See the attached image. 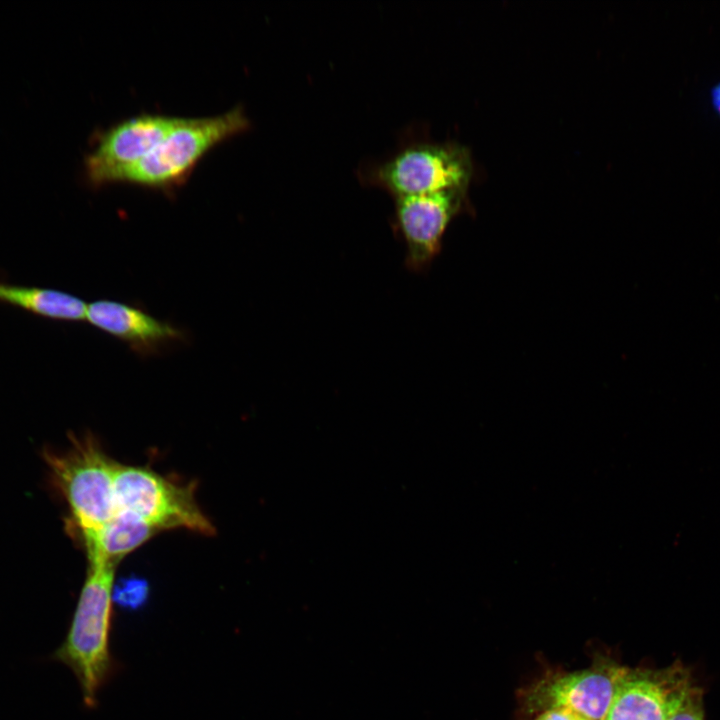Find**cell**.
Listing matches in <instances>:
<instances>
[{
  "label": "cell",
  "mask_w": 720,
  "mask_h": 720,
  "mask_svg": "<svg viewBox=\"0 0 720 720\" xmlns=\"http://www.w3.org/2000/svg\"><path fill=\"white\" fill-rule=\"evenodd\" d=\"M536 720H589L566 709L554 708L542 713Z\"/></svg>",
  "instance_id": "14"
},
{
  "label": "cell",
  "mask_w": 720,
  "mask_h": 720,
  "mask_svg": "<svg viewBox=\"0 0 720 720\" xmlns=\"http://www.w3.org/2000/svg\"><path fill=\"white\" fill-rule=\"evenodd\" d=\"M471 176L472 160L465 147L424 141L406 144L359 171L364 183L382 187L393 197L466 189Z\"/></svg>",
  "instance_id": "4"
},
{
  "label": "cell",
  "mask_w": 720,
  "mask_h": 720,
  "mask_svg": "<svg viewBox=\"0 0 720 720\" xmlns=\"http://www.w3.org/2000/svg\"><path fill=\"white\" fill-rule=\"evenodd\" d=\"M114 489L116 511L136 515L160 532L182 528L203 535L214 533L196 501L192 483L181 484L146 467L117 463Z\"/></svg>",
  "instance_id": "5"
},
{
  "label": "cell",
  "mask_w": 720,
  "mask_h": 720,
  "mask_svg": "<svg viewBox=\"0 0 720 720\" xmlns=\"http://www.w3.org/2000/svg\"><path fill=\"white\" fill-rule=\"evenodd\" d=\"M45 459L54 486L64 497L74 527L82 536L101 528L116 513L115 471L95 437H71L68 448L47 451Z\"/></svg>",
  "instance_id": "3"
},
{
  "label": "cell",
  "mask_w": 720,
  "mask_h": 720,
  "mask_svg": "<svg viewBox=\"0 0 720 720\" xmlns=\"http://www.w3.org/2000/svg\"><path fill=\"white\" fill-rule=\"evenodd\" d=\"M691 687L682 668L655 675L625 672L604 720H668Z\"/></svg>",
  "instance_id": "9"
},
{
  "label": "cell",
  "mask_w": 720,
  "mask_h": 720,
  "mask_svg": "<svg viewBox=\"0 0 720 720\" xmlns=\"http://www.w3.org/2000/svg\"><path fill=\"white\" fill-rule=\"evenodd\" d=\"M624 674L617 669L568 674L546 686L545 699L551 709H566L589 720H604Z\"/></svg>",
  "instance_id": "10"
},
{
  "label": "cell",
  "mask_w": 720,
  "mask_h": 720,
  "mask_svg": "<svg viewBox=\"0 0 720 720\" xmlns=\"http://www.w3.org/2000/svg\"><path fill=\"white\" fill-rule=\"evenodd\" d=\"M465 190L394 197L393 225L405 244L410 269L424 270L439 253L449 223L462 208Z\"/></svg>",
  "instance_id": "6"
},
{
  "label": "cell",
  "mask_w": 720,
  "mask_h": 720,
  "mask_svg": "<svg viewBox=\"0 0 720 720\" xmlns=\"http://www.w3.org/2000/svg\"><path fill=\"white\" fill-rule=\"evenodd\" d=\"M249 120L241 106L211 117L180 118L166 136L118 182L172 191L190 177L215 146L245 131Z\"/></svg>",
  "instance_id": "2"
},
{
  "label": "cell",
  "mask_w": 720,
  "mask_h": 720,
  "mask_svg": "<svg viewBox=\"0 0 720 720\" xmlns=\"http://www.w3.org/2000/svg\"><path fill=\"white\" fill-rule=\"evenodd\" d=\"M88 563L67 634L51 658L72 671L84 706L94 709L99 691L116 670L110 650L116 566L100 561Z\"/></svg>",
  "instance_id": "1"
},
{
  "label": "cell",
  "mask_w": 720,
  "mask_h": 720,
  "mask_svg": "<svg viewBox=\"0 0 720 720\" xmlns=\"http://www.w3.org/2000/svg\"><path fill=\"white\" fill-rule=\"evenodd\" d=\"M159 532L136 515L116 511L101 528L82 536V540L88 561H100L116 566L123 557Z\"/></svg>",
  "instance_id": "11"
},
{
  "label": "cell",
  "mask_w": 720,
  "mask_h": 720,
  "mask_svg": "<svg viewBox=\"0 0 720 720\" xmlns=\"http://www.w3.org/2000/svg\"><path fill=\"white\" fill-rule=\"evenodd\" d=\"M0 303L56 321H83L87 313L86 303L75 295L56 289L11 284L1 278Z\"/></svg>",
  "instance_id": "12"
},
{
  "label": "cell",
  "mask_w": 720,
  "mask_h": 720,
  "mask_svg": "<svg viewBox=\"0 0 720 720\" xmlns=\"http://www.w3.org/2000/svg\"><path fill=\"white\" fill-rule=\"evenodd\" d=\"M180 118L145 113L104 131L84 160L88 182L94 187L118 182L122 174L141 161Z\"/></svg>",
  "instance_id": "7"
},
{
  "label": "cell",
  "mask_w": 720,
  "mask_h": 720,
  "mask_svg": "<svg viewBox=\"0 0 720 720\" xmlns=\"http://www.w3.org/2000/svg\"><path fill=\"white\" fill-rule=\"evenodd\" d=\"M86 319L142 358L159 356L185 344L189 337L184 329L152 316L137 305L110 299L90 303Z\"/></svg>",
  "instance_id": "8"
},
{
  "label": "cell",
  "mask_w": 720,
  "mask_h": 720,
  "mask_svg": "<svg viewBox=\"0 0 720 720\" xmlns=\"http://www.w3.org/2000/svg\"><path fill=\"white\" fill-rule=\"evenodd\" d=\"M668 720H705L701 692L692 686Z\"/></svg>",
  "instance_id": "13"
}]
</instances>
